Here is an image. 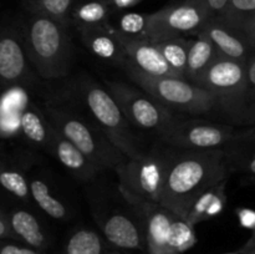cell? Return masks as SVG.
I'll return each mask as SVG.
<instances>
[{
	"label": "cell",
	"mask_w": 255,
	"mask_h": 254,
	"mask_svg": "<svg viewBox=\"0 0 255 254\" xmlns=\"http://www.w3.org/2000/svg\"><path fill=\"white\" fill-rule=\"evenodd\" d=\"M50 124L75 144L101 172L115 171L128 157L120 151L101 127L71 105L46 102L42 106Z\"/></svg>",
	"instance_id": "3957f363"
},
{
	"label": "cell",
	"mask_w": 255,
	"mask_h": 254,
	"mask_svg": "<svg viewBox=\"0 0 255 254\" xmlns=\"http://www.w3.org/2000/svg\"><path fill=\"white\" fill-rule=\"evenodd\" d=\"M124 70L137 86L172 111L189 116L219 112L216 96L188 80L172 76H151L138 71L129 64Z\"/></svg>",
	"instance_id": "52a82bcc"
},
{
	"label": "cell",
	"mask_w": 255,
	"mask_h": 254,
	"mask_svg": "<svg viewBox=\"0 0 255 254\" xmlns=\"http://www.w3.org/2000/svg\"><path fill=\"white\" fill-rule=\"evenodd\" d=\"M86 49L105 64L125 69L128 64L126 51L111 25L79 31Z\"/></svg>",
	"instance_id": "ffe728a7"
},
{
	"label": "cell",
	"mask_w": 255,
	"mask_h": 254,
	"mask_svg": "<svg viewBox=\"0 0 255 254\" xmlns=\"http://www.w3.org/2000/svg\"><path fill=\"white\" fill-rule=\"evenodd\" d=\"M197 35L207 37L223 59L247 64L254 55L248 34L228 24L222 17L212 16Z\"/></svg>",
	"instance_id": "e0dca14e"
},
{
	"label": "cell",
	"mask_w": 255,
	"mask_h": 254,
	"mask_svg": "<svg viewBox=\"0 0 255 254\" xmlns=\"http://www.w3.org/2000/svg\"><path fill=\"white\" fill-rule=\"evenodd\" d=\"M231 174L222 148H174L159 203L187 219L194 201Z\"/></svg>",
	"instance_id": "6da1fadb"
},
{
	"label": "cell",
	"mask_w": 255,
	"mask_h": 254,
	"mask_svg": "<svg viewBox=\"0 0 255 254\" xmlns=\"http://www.w3.org/2000/svg\"><path fill=\"white\" fill-rule=\"evenodd\" d=\"M228 1L229 0H206L207 5L212 12V16L214 17H221L224 14Z\"/></svg>",
	"instance_id": "8d00e7d4"
},
{
	"label": "cell",
	"mask_w": 255,
	"mask_h": 254,
	"mask_svg": "<svg viewBox=\"0 0 255 254\" xmlns=\"http://www.w3.org/2000/svg\"><path fill=\"white\" fill-rule=\"evenodd\" d=\"M194 84L216 96L219 112L233 125L255 124V102L249 92L247 64L218 57Z\"/></svg>",
	"instance_id": "5b68a950"
},
{
	"label": "cell",
	"mask_w": 255,
	"mask_h": 254,
	"mask_svg": "<svg viewBox=\"0 0 255 254\" xmlns=\"http://www.w3.org/2000/svg\"><path fill=\"white\" fill-rule=\"evenodd\" d=\"M143 1H146V0H109L114 12L131 9V7H134L137 6V5L142 4Z\"/></svg>",
	"instance_id": "d590c367"
},
{
	"label": "cell",
	"mask_w": 255,
	"mask_h": 254,
	"mask_svg": "<svg viewBox=\"0 0 255 254\" xmlns=\"http://www.w3.org/2000/svg\"><path fill=\"white\" fill-rule=\"evenodd\" d=\"M255 246V228L252 231V237L248 239V242H247L246 244H244L243 247H242L241 249H239V252H241L242 254H246L247 252L249 251V249H252L253 247Z\"/></svg>",
	"instance_id": "f35d334b"
},
{
	"label": "cell",
	"mask_w": 255,
	"mask_h": 254,
	"mask_svg": "<svg viewBox=\"0 0 255 254\" xmlns=\"http://www.w3.org/2000/svg\"><path fill=\"white\" fill-rule=\"evenodd\" d=\"M228 254H242V253L238 251V252H236V253H228Z\"/></svg>",
	"instance_id": "b9f144b4"
},
{
	"label": "cell",
	"mask_w": 255,
	"mask_h": 254,
	"mask_svg": "<svg viewBox=\"0 0 255 254\" xmlns=\"http://www.w3.org/2000/svg\"><path fill=\"white\" fill-rule=\"evenodd\" d=\"M227 183H228V179H224L204 191L192 204L188 216H187V221L196 226L202 222L218 217L226 208L227 201H228L226 191Z\"/></svg>",
	"instance_id": "cb8c5ba5"
},
{
	"label": "cell",
	"mask_w": 255,
	"mask_h": 254,
	"mask_svg": "<svg viewBox=\"0 0 255 254\" xmlns=\"http://www.w3.org/2000/svg\"><path fill=\"white\" fill-rule=\"evenodd\" d=\"M52 136L54 126L50 124L42 107L30 101L21 116V137L27 147L49 153Z\"/></svg>",
	"instance_id": "603a6c76"
},
{
	"label": "cell",
	"mask_w": 255,
	"mask_h": 254,
	"mask_svg": "<svg viewBox=\"0 0 255 254\" xmlns=\"http://www.w3.org/2000/svg\"><path fill=\"white\" fill-rule=\"evenodd\" d=\"M117 36L126 51L128 64L134 69L151 76L178 77L167 64L156 42L147 39H129L119 34Z\"/></svg>",
	"instance_id": "d6986e66"
},
{
	"label": "cell",
	"mask_w": 255,
	"mask_h": 254,
	"mask_svg": "<svg viewBox=\"0 0 255 254\" xmlns=\"http://www.w3.org/2000/svg\"><path fill=\"white\" fill-rule=\"evenodd\" d=\"M219 56L214 45L207 37L197 35L192 39L191 47L188 52V61H187L186 75L184 79L191 82L196 80L216 61Z\"/></svg>",
	"instance_id": "484cf974"
},
{
	"label": "cell",
	"mask_w": 255,
	"mask_h": 254,
	"mask_svg": "<svg viewBox=\"0 0 255 254\" xmlns=\"http://www.w3.org/2000/svg\"><path fill=\"white\" fill-rule=\"evenodd\" d=\"M106 89L114 96L122 112L136 128L158 134L178 112L162 105L138 86L122 81H106Z\"/></svg>",
	"instance_id": "8fae6325"
},
{
	"label": "cell",
	"mask_w": 255,
	"mask_h": 254,
	"mask_svg": "<svg viewBox=\"0 0 255 254\" xmlns=\"http://www.w3.org/2000/svg\"><path fill=\"white\" fill-rule=\"evenodd\" d=\"M0 254H42L41 251L11 239H0Z\"/></svg>",
	"instance_id": "d6a6232c"
},
{
	"label": "cell",
	"mask_w": 255,
	"mask_h": 254,
	"mask_svg": "<svg viewBox=\"0 0 255 254\" xmlns=\"http://www.w3.org/2000/svg\"><path fill=\"white\" fill-rule=\"evenodd\" d=\"M120 189L138 214L148 254H171L168 248V237L177 214L161 203L134 196L121 187Z\"/></svg>",
	"instance_id": "5bb4252c"
},
{
	"label": "cell",
	"mask_w": 255,
	"mask_h": 254,
	"mask_svg": "<svg viewBox=\"0 0 255 254\" xmlns=\"http://www.w3.org/2000/svg\"><path fill=\"white\" fill-rule=\"evenodd\" d=\"M0 239H11V241H17L15 234L12 233L11 228L9 226L6 217H5L4 212L0 208Z\"/></svg>",
	"instance_id": "74e56055"
},
{
	"label": "cell",
	"mask_w": 255,
	"mask_h": 254,
	"mask_svg": "<svg viewBox=\"0 0 255 254\" xmlns=\"http://www.w3.org/2000/svg\"><path fill=\"white\" fill-rule=\"evenodd\" d=\"M238 129L236 125L228 122L177 114L157 137L174 148L213 149L222 148Z\"/></svg>",
	"instance_id": "9c48e42d"
},
{
	"label": "cell",
	"mask_w": 255,
	"mask_h": 254,
	"mask_svg": "<svg viewBox=\"0 0 255 254\" xmlns=\"http://www.w3.org/2000/svg\"><path fill=\"white\" fill-rule=\"evenodd\" d=\"M39 79L25 51L16 20H0V92L11 86L34 89Z\"/></svg>",
	"instance_id": "7c38bea8"
},
{
	"label": "cell",
	"mask_w": 255,
	"mask_h": 254,
	"mask_svg": "<svg viewBox=\"0 0 255 254\" xmlns=\"http://www.w3.org/2000/svg\"><path fill=\"white\" fill-rule=\"evenodd\" d=\"M246 254H255V246H254L253 248H252V249H249V251L247 252Z\"/></svg>",
	"instance_id": "60d3db41"
},
{
	"label": "cell",
	"mask_w": 255,
	"mask_h": 254,
	"mask_svg": "<svg viewBox=\"0 0 255 254\" xmlns=\"http://www.w3.org/2000/svg\"><path fill=\"white\" fill-rule=\"evenodd\" d=\"M16 22L25 51L37 76L49 81L66 77L74 59L69 26L45 15L27 11Z\"/></svg>",
	"instance_id": "7a4b0ae2"
},
{
	"label": "cell",
	"mask_w": 255,
	"mask_h": 254,
	"mask_svg": "<svg viewBox=\"0 0 255 254\" xmlns=\"http://www.w3.org/2000/svg\"><path fill=\"white\" fill-rule=\"evenodd\" d=\"M75 95L110 141L127 157H136L146 151L109 90L100 86L91 77L84 76L75 84Z\"/></svg>",
	"instance_id": "8992f818"
},
{
	"label": "cell",
	"mask_w": 255,
	"mask_h": 254,
	"mask_svg": "<svg viewBox=\"0 0 255 254\" xmlns=\"http://www.w3.org/2000/svg\"><path fill=\"white\" fill-rule=\"evenodd\" d=\"M222 149L232 173L255 183V127L238 129Z\"/></svg>",
	"instance_id": "44dd1931"
},
{
	"label": "cell",
	"mask_w": 255,
	"mask_h": 254,
	"mask_svg": "<svg viewBox=\"0 0 255 254\" xmlns=\"http://www.w3.org/2000/svg\"><path fill=\"white\" fill-rule=\"evenodd\" d=\"M75 0H22L24 10L57 20L70 26V14Z\"/></svg>",
	"instance_id": "f1b7e54d"
},
{
	"label": "cell",
	"mask_w": 255,
	"mask_h": 254,
	"mask_svg": "<svg viewBox=\"0 0 255 254\" xmlns=\"http://www.w3.org/2000/svg\"><path fill=\"white\" fill-rule=\"evenodd\" d=\"M0 208L4 212L17 242L37 251H44L49 247V232L40 216L41 212L34 204L17 201H0Z\"/></svg>",
	"instance_id": "2e32d148"
},
{
	"label": "cell",
	"mask_w": 255,
	"mask_h": 254,
	"mask_svg": "<svg viewBox=\"0 0 255 254\" xmlns=\"http://www.w3.org/2000/svg\"><path fill=\"white\" fill-rule=\"evenodd\" d=\"M114 14L109 0H81L75 2L70 14V24L77 31L85 29L106 26Z\"/></svg>",
	"instance_id": "d4e9b609"
},
{
	"label": "cell",
	"mask_w": 255,
	"mask_h": 254,
	"mask_svg": "<svg viewBox=\"0 0 255 254\" xmlns=\"http://www.w3.org/2000/svg\"><path fill=\"white\" fill-rule=\"evenodd\" d=\"M1 152H2V146H1V144H0V153H1Z\"/></svg>",
	"instance_id": "7bdbcfd3"
},
{
	"label": "cell",
	"mask_w": 255,
	"mask_h": 254,
	"mask_svg": "<svg viewBox=\"0 0 255 254\" xmlns=\"http://www.w3.org/2000/svg\"><path fill=\"white\" fill-rule=\"evenodd\" d=\"M39 162L32 167L29 174L32 204L49 218L61 222L70 221L75 212L74 204L51 172L40 168Z\"/></svg>",
	"instance_id": "9a60e30c"
},
{
	"label": "cell",
	"mask_w": 255,
	"mask_h": 254,
	"mask_svg": "<svg viewBox=\"0 0 255 254\" xmlns=\"http://www.w3.org/2000/svg\"><path fill=\"white\" fill-rule=\"evenodd\" d=\"M151 14L126 11L117 16L115 24H111L119 35L129 39H148Z\"/></svg>",
	"instance_id": "83f0119b"
},
{
	"label": "cell",
	"mask_w": 255,
	"mask_h": 254,
	"mask_svg": "<svg viewBox=\"0 0 255 254\" xmlns=\"http://www.w3.org/2000/svg\"><path fill=\"white\" fill-rule=\"evenodd\" d=\"M49 153L76 179L89 184L102 173L72 142L62 136L54 127V136L50 144Z\"/></svg>",
	"instance_id": "ac0fdd59"
},
{
	"label": "cell",
	"mask_w": 255,
	"mask_h": 254,
	"mask_svg": "<svg viewBox=\"0 0 255 254\" xmlns=\"http://www.w3.org/2000/svg\"><path fill=\"white\" fill-rule=\"evenodd\" d=\"M237 217L239 219V223L243 228L251 229L253 231L255 228V211L251 208H244V207H241V208L236 209Z\"/></svg>",
	"instance_id": "836d02e7"
},
{
	"label": "cell",
	"mask_w": 255,
	"mask_h": 254,
	"mask_svg": "<svg viewBox=\"0 0 255 254\" xmlns=\"http://www.w3.org/2000/svg\"><path fill=\"white\" fill-rule=\"evenodd\" d=\"M211 17L206 0H172L151 12L148 39L157 42L171 37H193Z\"/></svg>",
	"instance_id": "30bf717a"
},
{
	"label": "cell",
	"mask_w": 255,
	"mask_h": 254,
	"mask_svg": "<svg viewBox=\"0 0 255 254\" xmlns=\"http://www.w3.org/2000/svg\"><path fill=\"white\" fill-rule=\"evenodd\" d=\"M174 147L158 139L136 157H128L115 172L119 184L128 193L159 203Z\"/></svg>",
	"instance_id": "ba28073f"
},
{
	"label": "cell",
	"mask_w": 255,
	"mask_h": 254,
	"mask_svg": "<svg viewBox=\"0 0 255 254\" xmlns=\"http://www.w3.org/2000/svg\"><path fill=\"white\" fill-rule=\"evenodd\" d=\"M90 209L107 241L122 249H142L146 244L136 209L124 196L120 186L89 183Z\"/></svg>",
	"instance_id": "277c9868"
},
{
	"label": "cell",
	"mask_w": 255,
	"mask_h": 254,
	"mask_svg": "<svg viewBox=\"0 0 255 254\" xmlns=\"http://www.w3.org/2000/svg\"><path fill=\"white\" fill-rule=\"evenodd\" d=\"M40 161L32 148H12L0 153V201H17L32 204L29 174Z\"/></svg>",
	"instance_id": "4fadbf2b"
},
{
	"label": "cell",
	"mask_w": 255,
	"mask_h": 254,
	"mask_svg": "<svg viewBox=\"0 0 255 254\" xmlns=\"http://www.w3.org/2000/svg\"><path fill=\"white\" fill-rule=\"evenodd\" d=\"M192 39L193 37L181 36L171 37V39L161 40V41L156 42L157 47L162 52L167 64L176 72L177 76L182 77V79H184V75H186V67L187 61H188V52L192 44Z\"/></svg>",
	"instance_id": "4316f807"
},
{
	"label": "cell",
	"mask_w": 255,
	"mask_h": 254,
	"mask_svg": "<svg viewBox=\"0 0 255 254\" xmlns=\"http://www.w3.org/2000/svg\"><path fill=\"white\" fill-rule=\"evenodd\" d=\"M248 36H249V40H251V44L252 46H253V51H254V55H255V21L253 22V25H252L251 27H249L248 30Z\"/></svg>",
	"instance_id": "ab89813d"
},
{
	"label": "cell",
	"mask_w": 255,
	"mask_h": 254,
	"mask_svg": "<svg viewBox=\"0 0 255 254\" xmlns=\"http://www.w3.org/2000/svg\"><path fill=\"white\" fill-rule=\"evenodd\" d=\"M221 17L237 29L248 32L255 21V0H229Z\"/></svg>",
	"instance_id": "f546056e"
},
{
	"label": "cell",
	"mask_w": 255,
	"mask_h": 254,
	"mask_svg": "<svg viewBox=\"0 0 255 254\" xmlns=\"http://www.w3.org/2000/svg\"><path fill=\"white\" fill-rule=\"evenodd\" d=\"M197 238L194 233V226L186 218L176 216L172 223L168 237V248L171 254H181L188 251L196 244Z\"/></svg>",
	"instance_id": "4dcf8cb0"
},
{
	"label": "cell",
	"mask_w": 255,
	"mask_h": 254,
	"mask_svg": "<svg viewBox=\"0 0 255 254\" xmlns=\"http://www.w3.org/2000/svg\"><path fill=\"white\" fill-rule=\"evenodd\" d=\"M30 89L11 86L0 92V138L21 137V116L31 101Z\"/></svg>",
	"instance_id": "7402d4cb"
},
{
	"label": "cell",
	"mask_w": 255,
	"mask_h": 254,
	"mask_svg": "<svg viewBox=\"0 0 255 254\" xmlns=\"http://www.w3.org/2000/svg\"><path fill=\"white\" fill-rule=\"evenodd\" d=\"M65 252L66 254H101V237L92 229H77L67 241Z\"/></svg>",
	"instance_id": "1f68e13d"
},
{
	"label": "cell",
	"mask_w": 255,
	"mask_h": 254,
	"mask_svg": "<svg viewBox=\"0 0 255 254\" xmlns=\"http://www.w3.org/2000/svg\"><path fill=\"white\" fill-rule=\"evenodd\" d=\"M247 79H248L249 92L255 102V55L247 61Z\"/></svg>",
	"instance_id": "e575fe53"
}]
</instances>
